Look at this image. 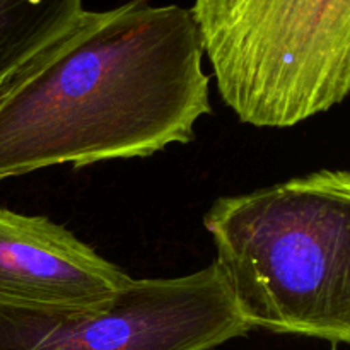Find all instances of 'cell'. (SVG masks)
Segmentation results:
<instances>
[{
	"mask_svg": "<svg viewBox=\"0 0 350 350\" xmlns=\"http://www.w3.org/2000/svg\"><path fill=\"white\" fill-rule=\"evenodd\" d=\"M191 9L84 10L0 98V181L188 144L212 111Z\"/></svg>",
	"mask_w": 350,
	"mask_h": 350,
	"instance_id": "cell-1",
	"label": "cell"
},
{
	"mask_svg": "<svg viewBox=\"0 0 350 350\" xmlns=\"http://www.w3.org/2000/svg\"><path fill=\"white\" fill-rule=\"evenodd\" d=\"M204 226L252 330L350 345V171L217 198Z\"/></svg>",
	"mask_w": 350,
	"mask_h": 350,
	"instance_id": "cell-2",
	"label": "cell"
},
{
	"mask_svg": "<svg viewBox=\"0 0 350 350\" xmlns=\"http://www.w3.org/2000/svg\"><path fill=\"white\" fill-rule=\"evenodd\" d=\"M191 14L243 123L287 129L350 94V0H195Z\"/></svg>",
	"mask_w": 350,
	"mask_h": 350,
	"instance_id": "cell-3",
	"label": "cell"
},
{
	"mask_svg": "<svg viewBox=\"0 0 350 350\" xmlns=\"http://www.w3.org/2000/svg\"><path fill=\"white\" fill-rule=\"evenodd\" d=\"M250 330L215 263L174 279H132L98 306L0 308V350H212Z\"/></svg>",
	"mask_w": 350,
	"mask_h": 350,
	"instance_id": "cell-4",
	"label": "cell"
},
{
	"mask_svg": "<svg viewBox=\"0 0 350 350\" xmlns=\"http://www.w3.org/2000/svg\"><path fill=\"white\" fill-rule=\"evenodd\" d=\"M132 277L43 215L0 207V308L81 310L111 299Z\"/></svg>",
	"mask_w": 350,
	"mask_h": 350,
	"instance_id": "cell-5",
	"label": "cell"
},
{
	"mask_svg": "<svg viewBox=\"0 0 350 350\" xmlns=\"http://www.w3.org/2000/svg\"><path fill=\"white\" fill-rule=\"evenodd\" d=\"M84 0H0V98L77 23Z\"/></svg>",
	"mask_w": 350,
	"mask_h": 350,
	"instance_id": "cell-6",
	"label": "cell"
}]
</instances>
